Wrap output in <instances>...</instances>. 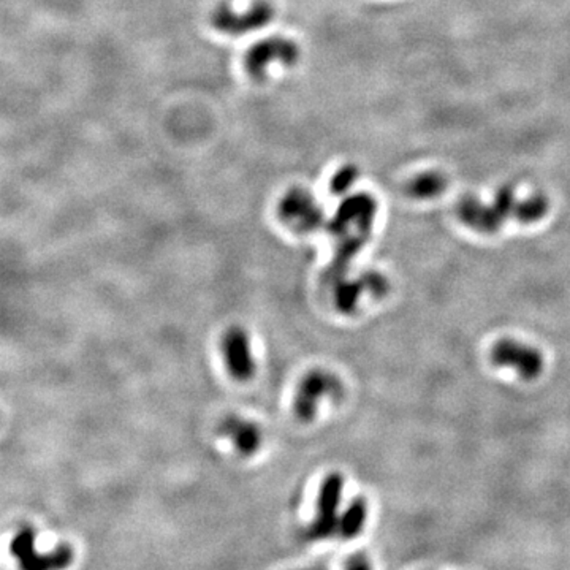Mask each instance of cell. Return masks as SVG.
I'll list each match as a JSON object with an SVG mask.
<instances>
[{
	"mask_svg": "<svg viewBox=\"0 0 570 570\" xmlns=\"http://www.w3.org/2000/svg\"><path fill=\"white\" fill-rule=\"evenodd\" d=\"M377 203L371 195L356 194L345 199L338 207L336 214L328 223V232L338 236L340 232L352 225L363 228L366 232H371L372 223L376 219Z\"/></svg>",
	"mask_w": 570,
	"mask_h": 570,
	"instance_id": "cell-6",
	"label": "cell"
},
{
	"mask_svg": "<svg viewBox=\"0 0 570 570\" xmlns=\"http://www.w3.org/2000/svg\"><path fill=\"white\" fill-rule=\"evenodd\" d=\"M343 489L344 478L336 472L329 474L323 480L317 502L318 515L311 527V534L316 539H327V537L333 536L334 531L338 529V509L340 498H343Z\"/></svg>",
	"mask_w": 570,
	"mask_h": 570,
	"instance_id": "cell-5",
	"label": "cell"
},
{
	"mask_svg": "<svg viewBox=\"0 0 570 570\" xmlns=\"http://www.w3.org/2000/svg\"><path fill=\"white\" fill-rule=\"evenodd\" d=\"M329 393H340V383L333 376L325 374V372H311L305 380H303L300 391L296 398V412L301 418L311 420L316 414L317 401L323 395Z\"/></svg>",
	"mask_w": 570,
	"mask_h": 570,
	"instance_id": "cell-10",
	"label": "cell"
},
{
	"mask_svg": "<svg viewBox=\"0 0 570 570\" xmlns=\"http://www.w3.org/2000/svg\"><path fill=\"white\" fill-rule=\"evenodd\" d=\"M273 18L274 8L266 0H257L244 12H236L230 5L221 3L211 13V26L222 34L238 37L263 29Z\"/></svg>",
	"mask_w": 570,
	"mask_h": 570,
	"instance_id": "cell-2",
	"label": "cell"
},
{
	"mask_svg": "<svg viewBox=\"0 0 570 570\" xmlns=\"http://www.w3.org/2000/svg\"><path fill=\"white\" fill-rule=\"evenodd\" d=\"M456 214L460 221L472 230L485 234H491L500 230L505 217L498 211L494 205H485L476 196H465L456 206Z\"/></svg>",
	"mask_w": 570,
	"mask_h": 570,
	"instance_id": "cell-9",
	"label": "cell"
},
{
	"mask_svg": "<svg viewBox=\"0 0 570 570\" xmlns=\"http://www.w3.org/2000/svg\"><path fill=\"white\" fill-rule=\"evenodd\" d=\"M363 284L367 287V290H369L372 295L377 298L385 296L388 290H390V284H388V281L383 278L382 274H377V273L365 274Z\"/></svg>",
	"mask_w": 570,
	"mask_h": 570,
	"instance_id": "cell-17",
	"label": "cell"
},
{
	"mask_svg": "<svg viewBox=\"0 0 570 570\" xmlns=\"http://www.w3.org/2000/svg\"><path fill=\"white\" fill-rule=\"evenodd\" d=\"M358 174V168H356L355 165H344V167H340L338 172L333 174L332 183H329V190H332L334 195H344L345 192L356 183Z\"/></svg>",
	"mask_w": 570,
	"mask_h": 570,
	"instance_id": "cell-15",
	"label": "cell"
},
{
	"mask_svg": "<svg viewBox=\"0 0 570 570\" xmlns=\"http://www.w3.org/2000/svg\"><path fill=\"white\" fill-rule=\"evenodd\" d=\"M347 566H349V567H355V569H358V567L367 569V567H369V562L366 561L365 556H354V558H352V561L347 562Z\"/></svg>",
	"mask_w": 570,
	"mask_h": 570,
	"instance_id": "cell-18",
	"label": "cell"
},
{
	"mask_svg": "<svg viewBox=\"0 0 570 570\" xmlns=\"http://www.w3.org/2000/svg\"><path fill=\"white\" fill-rule=\"evenodd\" d=\"M363 281L361 282H340L336 289V303L339 311L352 312L356 306V301L363 292Z\"/></svg>",
	"mask_w": 570,
	"mask_h": 570,
	"instance_id": "cell-14",
	"label": "cell"
},
{
	"mask_svg": "<svg viewBox=\"0 0 570 570\" xmlns=\"http://www.w3.org/2000/svg\"><path fill=\"white\" fill-rule=\"evenodd\" d=\"M298 59H300V46L296 45V41L282 35H271L249 48L244 56V65L250 78L255 81H263L273 62L293 67Z\"/></svg>",
	"mask_w": 570,
	"mask_h": 570,
	"instance_id": "cell-1",
	"label": "cell"
},
{
	"mask_svg": "<svg viewBox=\"0 0 570 570\" xmlns=\"http://www.w3.org/2000/svg\"><path fill=\"white\" fill-rule=\"evenodd\" d=\"M12 553L19 559L21 566L26 569L63 567L72 559V553L68 548H61L54 555H37L34 548V532L30 529L21 531L14 537L12 542Z\"/></svg>",
	"mask_w": 570,
	"mask_h": 570,
	"instance_id": "cell-8",
	"label": "cell"
},
{
	"mask_svg": "<svg viewBox=\"0 0 570 570\" xmlns=\"http://www.w3.org/2000/svg\"><path fill=\"white\" fill-rule=\"evenodd\" d=\"M223 358L227 369L234 379L246 382L255 374V361L250 352L247 334L243 328H230L222 340Z\"/></svg>",
	"mask_w": 570,
	"mask_h": 570,
	"instance_id": "cell-7",
	"label": "cell"
},
{
	"mask_svg": "<svg viewBox=\"0 0 570 570\" xmlns=\"http://www.w3.org/2000/svg\"><path fill=\"white\" fill-rule=\"evenodd\" d=\"M279 217L292 230L309 233L317 230L323 222V212L306 189L292 187L282 196Z\"/></svg>",
	"mask_w": 570,
	"mask_h": 570,
	"instance_id": "cell-4",
	"label": "cell"
},
{
	"mask_svg": "<svg viewBox=\"0 0 570 570\" xmlns=\"http://www.w3.org/2000/svg\"><path fill=\"white\" fill-rule=\"evenodd\" d=\"M238 447L243 451H254L258 447V433L257 429L252 428V426L244 425L241 429L238 431Z\"/></svg>",
	"mask_w": 570,
	"mask_h": 570,
	"instance_id": "cell-16",
	"label": "cell"
},
{
	"mask_svg": "<svg viewBox=\"0 0 570 570\" xmlns=\"http://www.w3.org/2000/svg\"><path fill=\"white\" fill-rule=\"evenodd\" d=\"M367 516V505L365 499L356 498L349 504L345 512L339 518L338 532L344 539H354L365 527Z\"/></svg>",
	"mask_w": 570,
	"mask_h": 570,
	"instance_id": "cell-11",
	"label": "cell"
},
{
	"mask_svg": "<svg viewBox=\"0 0 570 570\" xmlns=\"http://www.w3.org/2000/svg\"><path fill=\"white\" fill-rule=\"evenodd\" d=\"M447 189L445 176L436 172L422 173L407 184V194L414 199H434Z\"/></svg>",
	"mask_w": 570,
	"mask_h": 570,
	"instance_id": "cell-12",
	"label": "cell"
},
{
	"mask_svg": "<svg viewBox=\"0 0 570 570\" xmlns=\"http://www.w3.org/2000/svg\"><path fill=\"white\" fill-rule=\"evenodd\" d=\"M491 363L499 367H510L526 380L537 379L543 371V356L537 349L518 340L499 339L489 352Z\"/></svg>",
	"mask_w": 570,
	"mask_h": 570,
	"instance_id": "cell-3",
	"label": "cell"
},
{
	"mask_svg": "<svg viewBox=\"0 0 570 570\" xmlns=\"http://www.w3.org/2000/svg\"><path fill=\"white\" fill-rule=\"evenodd\" d=\"M548 210H550V201H548L547 196L537 194L534 196H531V199L518 201L515 207L513 217L516 221L523 223L539 222L547 216Z\"/></svg>",
	"mask_w": 570,
	"mask_h": 570,
	"instance_id": "cell-13",
	"label": "cell"
}]
</instances>
